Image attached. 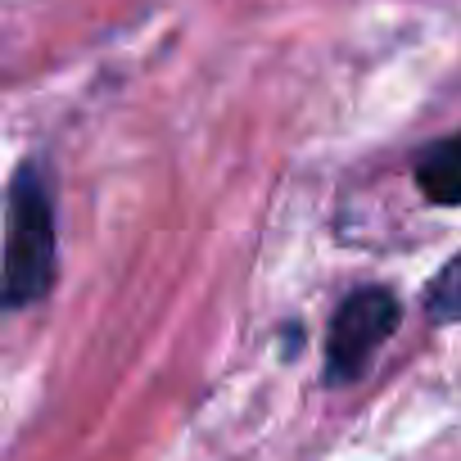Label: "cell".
Returning <instances> with one entry per match:
<instances>
[{
    "instance_id": "7a4b0ae2",
    "label": "cell",
    "mask_w": 461,
    "mask_h": 461,
    "mask_svg": "<svg viewBox=\"0 0 461 461\" xmlns=\"http://www.w3.org/2000/svg\"><path fill=\"white\" fill-rule=\"evenodd\" d=\"M402 308L389 290L371 285V290H353L335 321H330V344H326V384H353L371 357L380 353V344L393 335Z\"/></svg>"
},
{
    "instance_id": "3957f363",
    "label": "cell",
    "mask_w": 461,
    "mask_h": 461,
    "mask_svg": "<svg viewBox=\"0 0 461 461\" xmlns=\"http://www.w3.org/2000/svg\"><path fill=\"white\" fill-rule=\"evenodd\" d=\"M416 185H420V194L429 203H443V208H456L461 203V131L420 154Z\"/></svg>"
},
{
    "instance_id": "277c9868",
    "label": "cell",
    "mask_w": 461,
    "mask_h": 461,
    "mask_svg": "<svg viewBox=\"0 0 461 461\" xmlns=\"http://www.w3.org/2000/svg\"><path fill=\"white\" fill-rule=\"evenodd\" d=\"M425 312H429V321H438V326L461 321V254L429 281V290H425Z\"/></svg>"
},
{
    "instance_id": "6da1fadb",
    "label": "cell",
    "mask_w": 461,
    "mask_h": 461,
    "mask_svg": "<svg viewBox=\"0 0 461 461\" xmlns=\"http://www.w3.org/2000/svg\"><path fill=\"white\" fill-rule=\"evenodd\" d=\"M55 281V203L41 167L23 163L5 212V303L28 308Z\"/></svg>"
}]
</instances>
